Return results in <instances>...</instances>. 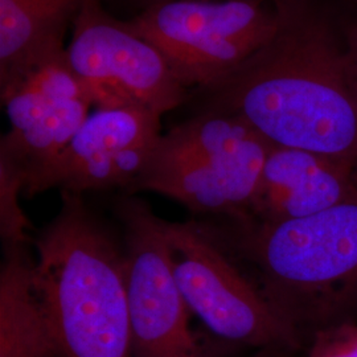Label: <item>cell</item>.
Segmentation results:
<instances>
[{"instance_id":"ba28073f","label":"cell","mask_w":357,"mask_h":357,"mask_svg":"<svg viewBox=\"0 0 357 357\" xmlns=\"http://www.w3.org/2000/svg\"><path fill=\"white\" fill-rule=\"evenodd\" d=\"M68 61L98 109L138 105L162 115L187 98L162 53L126 22L86 0L73 19Z\"/></svg>"},{"instance_id":"4fadbf2b","label":"cell","mask_w":357,"mask_h":357,"mask_svg":"<svg viewBox=\"0 0 357 357\" xmlns=\"http://www.w3.org/2000/svg\"><path fill=\"white\" fill-rule=\"evenodd\" d=\"M91 105L89 98L54 101L31 125L3 137L0 166L23 180V191L29 193L64 153L89 116Z\"/></svg>"},{"instance_id":"7a4b0ae2","label":"cell","mask_w":357,"mask_h":357,"mask_svg":"<svg viewBox=\"0 0 357 357\" xmlns=\"http://www.w3.org/2000/svg\"><path fill=\"white\" fill-rule=\"evenodd\" d=\"M35 282L60 357H131L125 255L79 195L36 243Z\"/></svg>"},{"instance_id":"7c38bea8","label":"cell","mask_w":357,"mask_h":357,"mask_svg":"<svg viewBox=\"0 0 357 357\" xmlns=\"http://www.w3.org/2000/svg\"><path fill=\"white\" fill-rule=\"evenodd\" d=\"M0 357H60L33 264L22 248H8L0 274Z\"/></svg>"},{"instance_id":"9a60e30c","label":"cell","mask_w":357,"mask_h":357,"mask_svg":"<svg viewBox=\"0 0 357 357\" xmlns=\"http://www.w3.org/2000/svg\"><path fill=\"white\" fill-rule=\"evenodd\" d=\"M349 75L352 79V85L357 97V29L354 32L351 41H349V51L347 52Z\"/></svg>"},{"instance_id":"2e32d148","label":"cell","mask_w":357,"mask_h":357,"mask_svg":"<svg viewBox=\"0 0 357 357\" xmlns=\"http://www.w3.org/2000/svg\"><path fill=\"white\" fill-rule=\"evenodd\" d=\"M284 352H287V351H284V349H270L268 357H281L282 354H284ZM291 352H294V351H291Z\"/></svg>"},{"instance_id":"3957f363","label":"cell","mask_w":357,"mask_h":357,"mask_svg":"<svg viewBox=\"0 0 357 357\" xmlns=\"http://www.w3.org/2000/svg\"><path fill=\"white\" fill-rule=\"evenodd\" d=\"M240 224L241 248L264 275L270 302L299 331L303 323L326 327V298L357 282V195L310 216Z\"/></svg>"},{"instance_id":"5bb4252c","label":"cell","mask_w":357,"mask_h":357,"mask_svg":"<svg viewBox=\"0 0 357 357\" xmlns=\"http://www.w3.org/2000/svg\"><path fill=\"white\" fill-rule=\"evenodd\" d=\"M307 357H357V327L330 324L314 332Z\"/></svg>"},{"instance_id":"5b68a950","label":"cell","mask_w":357,"mask_h":357,"mask_svg":"<svg viewBox=\"0 0 357 357\" xmlns=\"http://www.w3.org/2000/svg\"><path fill=\"white\" fill-rule=\"evenodd\" d=\"M126 23L162 53L184 88L202 89L268 44L281 16L259 0H159Z\"/></svg>"},{"instance_id":"9c48e42d","label":"cell","mask_w":357,"mask_h":357,"mask_svg":"<svg viewBox=\"0 0 357 357\" xmlns=\"http://www.w3.org/2000/svg\"><path fill=\"white\" fill-rule=\"evenodd\" d=\"M160 138V115L147 107L98 109L28 195L56 187L76 195L122 185L132 188Z\"/></svg>"},{"instance_id":"52a82bcc","label":"cell","mask_w":357,"mask_h":357,"mask_svg":"<svg viewBox=\"0 0 357 357\" xmlns=\"http://www.w3.org/2000/svg\"><path fill=\"white\" fill-rule=\"evenodd\" d=\"M131 357H228L234 347L205 342L192 330L162 220L137 202L122 209Z\"/></svg>"},{"instance_id":"8fae6325","label":"cell","mask_w":357,"mask_h":357,"mask_svg":"<svg viewBox=\"0 0 357 357\" xmlns=\"http://www.w3.org/2000/svg\"><path fill=\"white\" fill-rule=\"evenodd\" d=\"M86 0H0V89L65 51L69 22Z\"/></svg>"},{"instance_id":"30bf717a","label":"cell","mask_w":357,"mask_h":357,"mask_svg":"<svg viewBox=\"0 0 357 357\" xmlns=\"http://www.w3.org/2000/svg\"><path fill=\"white\" fill-rule=\"evenodd\" d=\"M357 195V165L273 146L248 215L273 224L310 216Z\"/></svg>"},{"instance_id":"e0dca14e","label":"cell","mask_w":357,"mask_h":357,"mask_svg":"<svg viewBox=\"0 0 357 357\" xmlns=\"http://www.w3.org/2000/svg\"><path fill=\"white\" fill-rule=\"evenodd\" d=\"M153 1H159V0H147V4H151Z\"/></svg>"},{"instance_id":"277c9868","label":"cell","mask_w":357,"mask_h":357,"mask_svg":"<svg viewBox=\"0 0 357 357\" xmlns=\"http://www.w3.org/2000/svg\"><path fill=\"white\" fill-rule=\"evenodd\" d=\"M271 149L243 118L203 112L162 135L132 190L162 193L193 212L243 220Z\"/></svg>"},{"instance_id":"6da1fadb","label":"cell","mask_w":357,"mask_h":357,"mask_svg":"<svg viewBox=\"0 0 357 357\" xmlns=\"http://www.w3.org/2000/svg\"><path fill=\"white\" fill-rule=\"evenodd\" d=\"M278 1L277 35L199 89L204 112L237 115L275 147L357 165V97L347 53L320 20Z\"/></svg>"},{"instance_id":"8992f818","label":"cell","mask_w":357,"mask_h":357,"mask_svg":"<svg viewBox=\"0 0 357 357\" xmlns=\"http://www.w3.org/2000/svg\"><path fill=\"white\" fill-rule=\"evenodd\" d=\"M162 228L184 301L215 339L234 348H301V331L243 277L209 231L163 220Z\"/></svg>"}]
</instances>
